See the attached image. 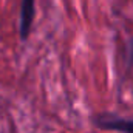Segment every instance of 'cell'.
Segmentation results:
<instances>
[{
    "mask_svg": "<svg viewBox=\"0 0 133 133\" xmlns=\"http://www.w3.org/2000/svg\"><path fill=\"white\" fill-rule=\"evenodd\" d=\"M95 124L105 130H116L121 133H133V119H124L111 115H101L95 119Z\"/></svg>",
    "mask_w": 133,
    "mask_h": 133,
    "instance_id": "obj_1",
    "label": "cell"
},
{
    "mask_svg": "<svg viewBox=\"0 0 133 133\" xmlns=\"http://www.w3.org/2000/svg\"><path fill=\"white\" fill-rule=\"evenodd\" d=\"M34 2L36 0H22L20 3V19H19V31L20 37L25 40L31 31L34 20Z\"/></svg>",
    "mask_w": 133,
    "mask_h": 133,
    "instance_id": "obj_2",
    "label": "cell"
}]
</instances>
